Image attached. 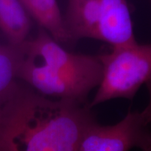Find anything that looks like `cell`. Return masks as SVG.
<instances>
[{
	"label": "cell",
	"instance_id": "1",
	"mask_svg": "<svg viewBox=\"0 0 151 151\" xmlns=\"http://www.w3.org/2000/svg\"><path fill=\"white\" fill-rule=\"evenodd\" d=\"M95 121L89 104L52 99L18 85L0 106V151H77Z\"/></svg>",
	"mask_w": 151,
	"mask_h": 151
},
{
	"label": "cell",
	"instance_id": "2",
	"mask_svg": "<svg viewBox=\"0 0 151 151\" xmlns=\"http://www.w3.org/2000/svg\"><path fill=\"white\" fill-rule=\"evenodd\" d=\"M16 46L17 78L46 97L85 104L101 83L99 56L67 51L42 28L33 39Z\"/></svg>",
	"mask_w": 151,
	"mask_h": 151
},
{
	"label": "cell",
	"instance_id": "3",
	"mask_svg": "<svg viewBox=\"0 0 151 151\" xmlns=\"http://www.w3.org/2000/svg\"><path fill=\"white\" fill-rule=\"evenodd\" d=\"M99 57L103 75L89 104L91 108L117 98L133 99L139 88L151 81V43L116 47Z\"/></svg>",
	"mask_w": 151,
	"mask_h": 151
},
{
	"label": "cell",
	"instance_id": "4",
	"mask_svg": "<svg viewBox=\"0 0 151 151\" xmlns=\"http://www.w3.org/2000/svg\"><path fill=\"white\" fill-rule=\"evenodd\" d=\"M148 103L143 110L129 112L112 125L94 122L85 132L77 151H129L151 148V81L146 84Z\"/></svg>",
	"mask_w": 151,
	"mask_h": 151
},
{
	"label": "cell",
	"instance_id": "5",
	"mask_svg": "<svg viewBox=\"0 0 151 151\" xmlns=\"http://www.w3.org/2000/svg\"><path fill=\"white\" fill-rule=\"evenodd\" d=\"M30 17L45 29L57 42L72 41L65 17H62L57 0H20Z\"/></svg>",
	"mask_w": 151,
	"mask_h": 151
},
{
	"label": "cell",
	"instance_id": "6",
	"mask_svg": "<svg viewBox=\"0 0 151 151\" xmlns=\"http://www.w3.org/2000/svg\"><path fill=\"white\" fill-rule=\"evenodd\" d=\"M30 16L20 0H0V29L9 44L18 46L27 39Z\"/></svg>",
	"mask_w": 151,
	"mask_h": 151
},
{
	"label": "cell",
	"instance_id": "7",
	"mask_svg": "<svg viewBox=\"0 0 151 151\" xmlns=\"http://www.w3.org/2000/svg\"><path fill=\"white\" fill-rule=\"evenodd\" d=\"M18 50L16 46L0 44V106L13 94L16 82Z\"/></svg>",
	"mask_w": 151,
	"mask_h": 151
},
{
	"label": "cell",
	"instance_id": "8",
	"mask_svg": "<svg viewBox=\"0 0 151 151\" xmlns=\"http://www.w3.org/2000/svg\"><path fill=\"white\" fill-rule=\"evenodd\" d=\"M146 151H151V148H149L148 150H147Z\"/></svg>",
	"mask_w": 151,
	"mask_h": 151
}]
</instances>
